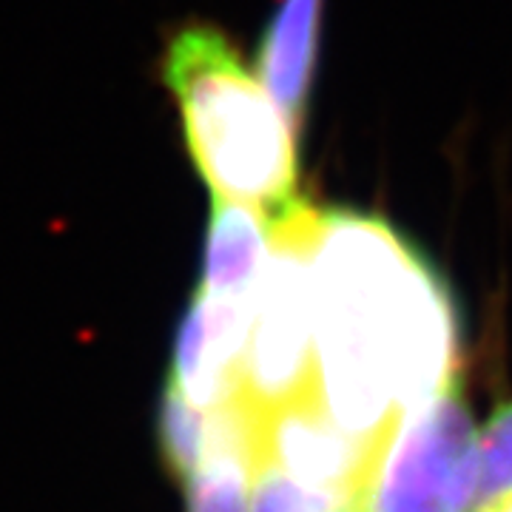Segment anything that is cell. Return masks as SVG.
Instances as JSON below:
<instances>
[{
	"mask_svg": "<svg viewBox=\"0 0 512 512\" xmlns=\"http://www.w3.org/2000/svg\"><path fill=\"white\" fill-rule=\"evenodd\" d=\"M313 396L367 441L458 379L439 271L382 217L319 208L311 239Z\"/></svg>",
	"mask_w": 512,
	"mask_h": 512,
	"instance_id": "cell-1",
	"label": "cell"
},
{
	"mask_svg": "<svg viewBox=\"0 0 512 512\" xmlns=\"http://www.w3.org/2000/svg\"><path fill=\"white\" fill-rule=\"evenodd\" d=\"M188 157L214 200L251 205L268 220L299 197L296 128L220 29L185 23L160 60Z\"/></svg>",
	"mask_w": 512,
	"mask_h": 512,
	"instance_id": "cell-2",
	"label": "cell"
},
{
	"mask_svg": "<svg viewBox=\"0 0 512 512\" xmlns=\"http://www.w3.org/2000/svg\"><path fill=\"white\" fill-rule=\"evenodd\" d=\"M478 433L458 379L376 441L359 512H473Z\"/></svg>",
	"mask_w": 512,
	"mask_h": 512,
	"instance_id": "cell-3",
	"label": "cell"
},
{
	"mask_svg": "<svg viewBox=\"0 0 512 512\" xmlns=\"http://www.w3.org/2000/svg\"><path fill=\"white\" fill-rule=\"evenodd\" d=\"M316 211L299 200L271 220V256L251 308L242 399L259 413L313 396L311 239Z\"/></svg>",
	"mask_w": 512,
	"mask_h": 512,
	"instance_id": "cell-4",
	"label": "cell"
},
{
	"mask_svg": "<svg viewBox=\"0 0 512 512\" xmlns=\"http://www.w3.org/2000/svg\"><path fill=\"white\" fill-rule=\"evenodd\" d=\"M373 450L376 441L359 439L339 427L316 396L259 413L256 458L311 487L356 498Z\"/></svg>",
	"mask_w": 512,
	"mask_h": 512,
	"instance_id": "cell-5",
	"label": "cell"
},
{
	"mask_svg": "<svg viewBox=\"0 0 512 512\" xmlns=\"http://www.w3.org/2000/svg\"><path fill=\"white\" fill-rule=\"evenodd\" d=\"M254 299H222L197 291L174 336L171 387L202 410L242 399V359Z\"/></svg>",
	"mask_w": 512,
	"mask_h": 512,
	"instance_id": "cell-6",
	"label": "cell"
},
{
	"mask_svg": "<svg viewBox=\"0 0 512 512\" xmlns=\"http://www.w3.org/2000/svg\"><path fill=\"white\" fill-rule=\"evenodd\" d=\"M259 410L245 399L208 410L200 464L183 478L185 512H251Z\"/></svg>",
	"mask_w": 512,
	"mask_h": 512,
	"instance_id": "cell-7",
	"label": "cell"
},
{
	"mask_svg": "<svg viewBox=\"0 0 512 512\" xmlns=\"http://www.w3.org/2000/svg\"><path fill=\"white\" fill-rule=\"evenodd\" d=\"M322 0H279L256 52V74L296 131L311 103Z\"/></svg>",
	"mask_w": 512,
	"mask_h": 512,
	"instance_id": "cell-8",
	"label": "cell"
},
{
	"mask_svg": "<svg viewBox=\"0 0 512 512\" xmlns=\"http://www.w3.org/2000/svg\"><path fill=\"white\" fill-rule=\"evenodd\" d=\"M271 220L242 202L217 200L211 208L200 291L222 299H254L271 256Z\"/></svg>",
	"mask_w": 512,
	"mask_h": 512,
	"instance_id": "cell-9",
	"label": "cell"
},
{
	"mask_svg": "<svg viewBox=\"0 0 512 512\" xmlns=\"http://www.w3.org/2000/svg\"><path fill=\"white\" fill-rule=\"evenodd\" d=\"M157 441L168 473L183 481L205 453L208 441V410L188 402L171 384L163 390L157 413Z\"/></svg>",
	"mask_w": 512,
	"mask_h": 512,
	"instance_id": "cell-10",
	"label": "cell"
},
{
	"mask_svg": "<svg viewBox=\"0 0 512 512\" xmlns=\"http://www.w3.org/2000/svg\"><path fill=\"white\" fill-rule=\"evenodd\" d=\"M512 504V402L501 404L478 433L473 512H501Z\"/></svg>",
	"mask_w": 512,
	"mask_h": 512,
	"instance_id": "cell-11",
	"label": "cell"
},
{
	"mask_svg": "<svg viewBox=\"0 0 512 512\" xmlns=\"http://www.w3.org/2000/svg\"><path fill=\"white\" fill-rule=\"evenodd\" d=\"M350 507H356L353 495L302 484L274 464L256 458L251 476V512H345Z\"/></svg>",
	"mask_w": 512,
	"mask_h": 512,
	"instance_id": "cell-12",
	"label": "cell"
},
{
	"mask_svg": "<svg viewBox=\"0 0 512 512\" xmlns=\"http://www.w3.org/2000/svg\"><path fill=\"white\" fill-rule=\"evenodd\" d=\"M345 512H359V507H350V510H345Z\"/></svg>",
	"mask_w": 512,
	"mask_h": 512,
	"instance_id": "cell-13",
	"label": "cell"
}]
</instances>
